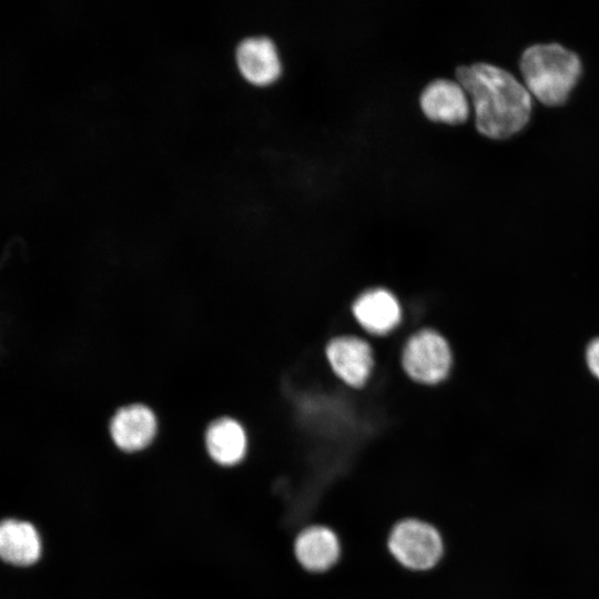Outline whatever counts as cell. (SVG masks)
I'll list each match as a JSON object with an SVG mask.
<instances>
[{"label": "cell", "instance_id": "6da1fadb", "mask_svg": "<svg viewBox=\"0 0 599 599\" xmlns=\"http://www.w3.org/2000/svg\"><path fill=\"white\" fill-rule=\"evenodd\" d=\"M456 79L470 95L477 129L489 136L515 133L528 121L531 93L510 71L488 62L457 67Z\"/></svg>", "mask_w": 599, "mask_h": 599}, {"label": "cell", "instance_id": "7a4b0ae2", "mask_svg": "<svg viewBox=\"0 0 599 599\" xmlns=\"http://www.w3.org/2000/svg\"><path fill=\"white\" fill-rule=\"evenodd\" d=\"M519 65L530 93L547 104L565 101L581 72L579 55L557 42L527 47Z\"/></svg>", "mask_w": 599, "mask_h": 599}, {"label": "cell", "instance_id": "3957f363", "mask_svg": "<svg viewBox=\"0 0 599 599\" xmlns=\"http://www.w3.org/2000/svg\"><path fill=\"white\" fill-rule=\"evenodd\" d=\"M392 556L405 568L416 571L433 568L441 558L443 540L437 529L419 519L396 524L388 538Z\"/></svg>", "mask_w": 599, "mask_h": 599}, {"label": "cell", "instance_id": "277c9868", "mask_svg": "<svg viewBox=\"0 0 599 599\" xmlns=\"http://www.w3.org/2000/svg\"><path fill=\"white\" fill-rule=\"evenodd\" d=\"M403 367L416 382L437 384L451 368L453 354L446 338L434 329L414 334L403 351Z\"/></svg>", "mask_w": 599, "mask_h": 599}, {"label": "cell", "instance_id": "5b68a950", "mask_svg": "<svg viewBox=\"0 0 599 599\" xmlns=\"http://www.w3.org/2000/svg\"><path fill=\"white\" fill-rule=\"evenodd\" d=\"M235 60L241 74L255 85L271 84L283 72L278 48L267 35L244 38L236 47Z\"/></svg>", "mask_w": 599, "mask_h": 599}, {"label": "cell", "instance_id": "8992f818", "mask_svg": "<svg viewBox=\"0 0 599 599\" xmlns=\"http://www.w3.org/2000/svg\"><path fill=\"white\" fill-rule=\"evenodd\" d=\"M418 102L433 121L458 123L469 115L468 93L457 79H433L420 91Z\"/></svg>", "mask_w": 599, "mask_h": 599}, {"label": "cell", "instance_id": "52a82bcc", "mask_svg": "<svg viewBox=\"0 0 599 599\" xmlns=\"http://www.w3.org/2000/svg\"><path fill=\"white\" fill-rule=\"evenodd\" d=\"M326 356L334 373L352 387H362L366 383L374 364L370 346L355 336L332 339Z\"/></svg>", "mask_w": 599, "mask_h": 599}, {"label": "cell", "instance_id": "ba28073f", "mask_svg": "<svg viewBox=\"0 0 599 599\" xmlns=\"http://www.w3.org/2000/svg\"><path fill=\"white\" fill-rule=\"evenodd\" d=\"M156 430L155 416L143 405H130L119 409L110 424L111 436L119 448L135 451L148 446Z\"/></svg>", "mask_w": 599, "mask_h": 599}, {"label": "cell", "instance_id": "9c48e42d", "mask_svg": "<svg viewBox=\"0 0 599 599\" xmlns=\"http://www.w3.org/2000/svg\"><path fill=\"white\" fill-rule=\"evenodd\" d=\"M341 547L336 534L325 526H311L295 539L294 554L300 565L308 571L322 572L334 566Z\"/></svg>", "mask_w": 599, "mask_h": 599}, {"label": "cell", "instance_id": "30bf717a", "mask_svg": "<svg viewBox=\"0 0 599 599\" xmlns=\"http://www.w3.org/2000/svg\"><path fill=\"white\" fill-rule=\"evenodd\" d=\"M357 322L369 333L384 335L400 321V307L396 297L383 288L362 294L353 305Z\"/></svg>", "mask_w": 599, "mask_h": 599}, {"label": "cell", "instance_id": "8fae6325", "mask_svg": "<svg viewBox=\"0 0 599 599\" xmlns=\"http://www.w3.org/2000/svg\"><path fill=\"white\" fill-rule=\"evenodd\" d=\"M40 550V539L31 524L13 519L1 524L0 555L4 561L29 566L38 560Z\"/></svg>", "mask_w": 599, "mask_h": 599}, {"label": "cell", "instance_id": "7c38bea8", "mask_svg": "<svg viewBox=\"0 0 599 599\" xmlns=\"http://www.w3.org/2000/svg\"><path fill=\"white\" fill-rule=\"evenodd\" d=\"M206 447L211 457L221 465L238 463L246 451V435L243 427L232 418H220L206 430Z\"/></svg>", "mask_w": 599, "mask_h": 599}, {"label": "cell", "instance_id": "4fadbf2b", "mask_svg": "<svg viewBox=\"0 0 599 599\" xmlns=\"http://www.w3.org/2000/svg\"><path fill=\"white\" fill-rule=\"evenodd\" d=\"M586 364L589 372L599 380V337L593 338L586 348Z\"/></svg>", "mask_w": 599, "mask_h": 599}]
</instances>
